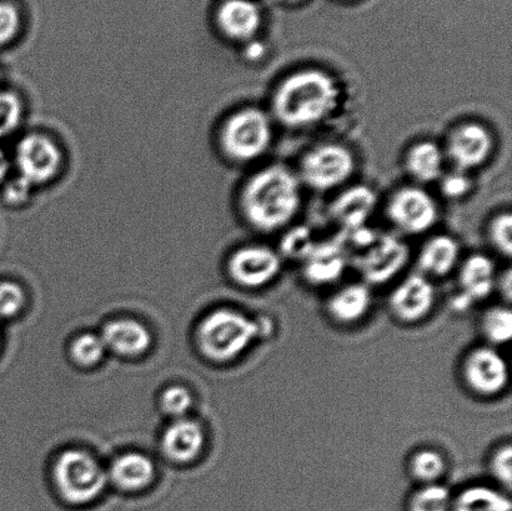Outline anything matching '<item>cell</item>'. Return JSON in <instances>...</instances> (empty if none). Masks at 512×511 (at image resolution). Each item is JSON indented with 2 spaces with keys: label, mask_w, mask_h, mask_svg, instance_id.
<instances>
[{
  "label": "cell",
  "mask_w": 512,
  "mask_h": 511,
  "mask_svg": "<svg viewBox=\"0 0 512 511\" xmlns=\"http://www.w3.org/2000/svg\"><path fill=\"white\" fill-rule=\"evenodd\" d=\"M338 85L324 70H298L276 88L271 108L275 118L288 128H305L333 112L338 102Z\"/></svg>",
  "instance_id": "obj_2"
},
{
  "label": "cell",
  "mask_w": 512,
  "mask_h": 511,
  "mask_svg": "<svg viewBox=\"0 0 512 511\" xmlns=\"http://www.w3.org/2000/svg\"><path fill=\"white\" fill-rule=\"evenodd\" d=\"M348 257L343 239L318 243L313 252L304 260V278L311 285H328L344 274Z\"/></svg>",
  "instance_id": "obj_19"
},
{
  "label": "cell",
  "mask_w": 512,
  "mask_h": 511,
  "mask_svg": "<svg viewBox=\"0 0 512 511\" xmlns=\"http://www.w3.org/2000/svg\"><path fill=\"white\" fill-rule=\"evenodd\" d=\"M489 237L491 243L500 254L510 258L512 254V215L499 214L490 224Z\"/></svg>",
  "instance_id": "obj_34"
},
{
  "label": "cell",
  "mask_w": 512,
  "mask_h": 511,
  "mask_svg": "<svg viewBox=\"0 0 512 511\" xmlns=\"http://www.w3.org/2000/svg\"><path fill=\"white\" fill-rule=\"evenodd\" d=\"M8 170H9L8 159H7V157H5L2 147H0V184H2L5 177H7Z\"/></svg>",
  "instance_id": "obj_40"
},
{
  "label": "cell",
  "mask_w": 512,
  "mask_h": 511,
  "mask_svg": "<svg viewBox=\"0 0 512 511\" xmlns=\"http://www.w3.org/2000/svg\"><path fill=\"white\" fill-rule=\"evenodd\" d=\"M52 478L59 497L70 505L94 502L109 482L99 460L82 449H67L54 460Z\"/></svg>",
  "instance_id": "obj_4"
},
{
  "label": "cell",
  "mask_w": 512,
  "mask_h": 511,
  "mask_svg": "<svg viewBox=\"0 0 512 511\" xmlns=\"http://www.w3.org/2000/svg\"><path fill=\"white\" fill-rule=\"evenodd\" d=\"M410 250L403 240L389 234L376 237L354 255V264L364 283L383 285L393 280L409 262Z\"/></svg>",
  "instance_id": "obj_8"
},
{
  "label": "cell",
  "mask_w": 512,
  "mask_h": 511,
  "mask_svg": "<svg viewBox=\"0 0 512 511\" xmlns=\"http://www.w3.org/2000/svg\"><path fill=\"white\" fill-rule=\"evenodd\" d=\"M405 165L411 177L418 182H435L443 177L444 154L438 144L424 140L409 149Z\"/></svg>",
  "instance_id": "obj_23"
},
{
  "label": "cell",
  "mask_w": 512,
  "mask_h": 511,
  "mask_svg": "<svg viewBox=\"0 0 512 511\" xmlns=\"http://www.w3.org/2000/svg\"><path fill=\"white\" fill-rule=\"evenodd\" d=\"M489 472L498 482L503 492L509 493L512 487V447L510 442L500 444L490 454Z\"/></svg>",
  "instance_id": "obj_30"
},
{
  "label": "cell",
  "mask_w": 512,
  "mask_h": 511,
  "mask_svg": "<svg viewBox=\"0 0 512 511\" xmlns=\"http://www.w3.org/2000/svg\"><path fill=\"white\" fill-rule=\"evenodd\" d=\"M460 258V245L450 235H435L424 244L418 257L420 273L444 278L453 272Z\"/></svg>",
  "instance_id": "obj_22"
},
{
  "label": "cell",
  "mask_w": 512,
  "mask_h": 511,
  "mask_svg": "<svg viewBox=\"0 0 512 511\" xmlns=\"http://www.w3.org/2000/svg\"><path fill=\"white\" fill-rule=\"evenodd\" d=\"M281 2L288 3V4H296L303 2V0H281Z\"/></svg>",
  "instance_id": "obj_41"
},
{
  "label": "cell",
  "mask_w": 512,
  "mask_h": 511,
  "mask_svg": "<svg viewBox=\"0 0 512 511\" xmlns=\"http://www.w3.org/2000/svg\"><path fill=\"white\" fill-rule=\"evenodd\" d=\"M390 222L401 232L418 235L433 228L439 218L438 205L428 192L408 187L398 190L388 204Z\"/></svg>",
  "instance_id": "obj_10"
},
{
  "label": "cell",
  "mask_w": 512,
  "mask_h": 511,
  "mask_svg": "<svg viewBox=\"0 0 512 511\" xmlns=\"http://www.w3.org/2000/svg\"><path fill=\"white\" fill-rule=\"evenodd\" d=\"M25 294L22 287L9 280L0 282V319H12L22 312Z\"/></svg>",
  "instance_id": "obj_33"
},
{
  "label": "cell",
  "mask_w": 512,
  "mask_h": 511,
  "mask_svg": "<svg viewBox=\"0 0 512 511\" xmlns=\"http://www.w3.org/2000/svg\"><path fill=\"white\" fill-rule=\"evenodd\" d=\"M461 382L475 397L494 399L509 388V364L498 349L480 345L470 349L460 364Z\"/></svg>",
  "instance_id": "obj_6"
},
{
  "label": "cell",
  "mask_w": 512,
  "mask_h": 511,
  "mask_svg": "<svg viewBox=\"0 0 512 511\" xmlns=\"http://www.w3.org/2000/svg\"><path fill=\"white\" fill-rule=\"evenodd\" d=\"M508 494L489 485H471L454 495L451 511H511Z\"/></svg>",
  "instance_id": "obj_24"
},
{
  "label": "cell",
  "mask_w": 512,
  "mask_h": 511,
  "mask_svg": "<svg viewBox=\"0 0 512 511\" xmlns=\"http://www.w3.org/2000/svg\"><path fill=\"white\" fill-rule=\"evenodd\" d=\"M373 300V293L368 284H348L336 290L326 300V314L335 324L348 327L368 317Z\"/></svg>",
  "instance_id": "obj_18"
},
{
  "label": "cell",
  "mask_w": 512,
  "mask_h": 511,
  "mask_svg": "<svg viewBox=\"0 0 512 511\" xmlns=\"http://www.w3.org/2000/svg\"><path fill=\"white\" fill-rule=\"evenodd\" d=\"M99 335L107 350L125 358L140 357L153 343L149 329L137 319L110 320Z\"/></svg>",
  "instance_id": "obj_15"
},
{
  "label": "cell",
  "mask_w": 512,
  "mask_h": 511,
  "mask_svg": "<svg viewBox=\"0 0 512 511\" xmlns=\"http://www.w3.org/2000/svg\"><path fill=\"white\" fill-rule=\"evenodd\" d=\"M378 197L373 189L366 185H355L344 190L330 205V215L344 232L366 227L373 215Z\"/></svg>",
  "instance_id": "obj_17"
},
{
  "label": "cell",
  "mask_w": 512,
  "mask_h": 511,
  "mask_svg": "<svg viewBox=\"0 0 512 511\" xmlns=\"http://www.w3.org/2000/svg\"><path fill=\"white\" fill-rule=\"evenodd\" d=\"M354 168V155L344 145L321 144L301 159L300 174L308 187L326 192L348 182Z\"/></svg>",
  "instance_id": "obj_7"
},
{
  "label": "cell",
  "mask_w": 512,
  "mask_h": 511,
  "mask_svg": "<svg viewBox=\"0 0 512 511\" xmlns=\"http://www.w3.org/2000/svg\"><path fill=\"white\" fill-rule=\"evenodd\" d=\"M496 268L493 260L484 254L470 255L459 272V293L453 299V308L465 312L471 305L488 299L496 289Z\"/></svg>",
  "instance_id": "obj_14"
},
{
  "label": "cell",
  "mask_w": 512,
  "mask_h": 511,
  "mask_svg": "<svg viewBox=\"0 0 512 511\" xmlns=\"http://www.w3.org/2000/svg\"><path fill=\"white\" fill-rule=\"evenodd\" d=\"M496 289H499L503 294V300L506 305H510L512 298V275L511 270H506L503 277L496 280Z\"/></svg>",
  "instance_id": "obj_38"
},
{
  "label": "cell",
  "mask_w": 512,
  "mask_h": 511,
  "mask_svg": "<svg viewBox=\"0 0 512 511\" xmlns=\"http://www.w3.org/2000/svg\"><path fill=\"white\" fill-rule=\"evenodd\" d=\"M0 338H2V329H0Z\"/></svg>",
  "instance_id": "obj_42"
},
{
  "label": "cell",
  "mask_w": 512,
  "mask_h": 511,
  "mask_svg": "<svg viewBox=\"0 0 512 511\" xmlns=\"http://www.w3.org/2000/svg\"><path fill=\"white\" fill-rule=\"evenodd\" d=\"M441 190L445 197L450 199H460L470 192L471 180L465 172L455 170L441 177Z\"/></svg>",
  "instance_id": "obj_36"
},
{
  "label": "cell",
  "mask_w": 512,
  "mask_h": 511,
  "mask_svg": "<svg viewBox=\"0 0 512 511\" xmlns=\"http://www.w3.org/2000/svg\"><path fill=\"white\" fill-rule=\"evenodd\" d=\"M245 58L250 62H259L263 59L266 54V48L263 43L256 42V40H250L247 44V48L244 50Z\"/></svg>",
  "instance_id": "obj_39"
},
{
  "label": "cell",
  "mask_w": 512,
  "mask_h": 511,
  "mask_svg": "<svg viewBox=\"0 0 512 511\" xmlns=\"http://www.w3.org/2000/svg\"><path fill=\"white\" fill-rule=\"evenodd\" d=\"M436 303L433 282L421 273L408 275L391 292L388 304L399 323L419 324L430 317Z\"/></svg>",
  "instance_id": "obj_11"
},
{
  "label": "cell",
  "mask_w": 512,
  "mask_h": 511,
  "mask_svg": "<svg viewBox=\"0 0 512 511\" xmlns=\"http://www.w3.org/2000/svg\"><path fill=\"white\" fill-rule=\"evenodd\" d=\"M313 232L306 227H296L285 234L280 243V253L286 258L304 260L316 247Z\"/></svg>",
  "instance_id": "obj_29"
},
{
  "label": "cell",
  "mask_w": 512,
  "mask_h": 511,
  "mask_svg": "<svg viewBox=\"0 0 512 511\" xmlns=\"http://www.w3.org/2000/svg\"><path fill=\"white\" fill-rule=\"evenodd\" d=\"M32 184L22 177L15 178L4 189V200L10 205L23 204L28 199Z\"/></svg>",
  "instance_id": "obj_37"
},
{
  "label": "cell",
  "mask_w": 512,
  "mask_h": 511,
  "mask_svg": "<svg viewBox=\"0 0 512 511\" xmlns=\"http://www.w3.org/2000/svg\"><path fill=\"white\" fill-rule=\"evenodd\" d=\"M22 120V103L13 93H0V139L13 133Z\"/></svg>",
  "instance_id": "obj_32"
},
{
  "label": "cell",
  "mask_w": 512,
  "mask_h": 511,
  "mask_svg": "<svg viewBox=\"0 0 512 511\" xmlns=\"http://www.w3.org/2000/svg\"><path fill=\"white\" fill-rule=\"evenodd\" d=\"M244 217L259 232L283 229L301 205L299 179L283 165H270L253 175L242 193Z\"/></svg>",
  "instance_id": "obj_1"
},
{
  "label": "cell",
  "mask_w": 512,
  "mask_h": 511,
  "mask_svg": "<svg viewBox=\"0 0 512 511\" xmlns=\"http://www.w3.org/2000/svg\"><path fill=\"white\" fill-rule=\"evenodd\" d=\"M205 435L202 425L193 419H174L164 429L160 448L175 463H190L197 459L204 448Z\"/></svg>",
  "instance_id": "obj_16"
},
{
  "label": "cell",
  "mask_w": 512,
  "mask_h": 511,
  "mask_svg": "<svg viewBox=\"0 0 512 511\" xmlns=\"http://www.w3.org/2000/svg\"><path fill=\"white\" fill-rule=\"evenodd\" d=\"M261 334L256 320L237 309L219 308L200 320L195 339L200 353L214 363H230L247 352Z\"/></svg>",
  "instance_id": "obj_3"
},
{
  "label": "cell",
  "mask_w": 512,
  "mask_h": 511,
  "mask_svg": "<svg viewBox=\"0 0 512 511\" xmlns=\"http://www.w3.org/2000/svg\"><path fill=\"white\" fill-rule=\"evenodd\" d=\"M159 404L163 413L169 417L185 418V415L192 409V393L182 385H172V387L165 388L160 394Z\"/></svg>",
  "instance_id": "obj_31"
},
{
  "label": "cell",
  "mask_w": 512,
  "mask_h": 511,
  "mask_svg": "<svg viewBox=\"0 0 512 511\" xmlns=\"http://www.w3.org/2000/svg\"><path fill=\"white\" fill-rule=\"evenodd\" d=\"M15 163L19 169V177L32 185L44 184L59 172L62 155L52 140L43 135L32 134L18 144Z\"/></svg>",
  "instance_id": "obj_12"
},
{
  "label": "cell",
  "mask_w": 512,
  "mask_h": 511,
  "mask_svg": "<svg viewBox=\"0 0 512 511\" xmlns=\"http://www.w3.org/2000/svg\"><path fill=\"white\" fill-rule=\"evenodd\" d=\"M218 23L228 38L248 43L258 34L263 15L252 0H225L218 12Z\"/></svg>",
  "instance_id": "obj_20"
},
{
  "label": "cell",
  "mask_w": 512,
  "mask_h": 511,
  "mask_svg": "<svg viewBox=\"0 0 512 511\" xmlns=\"http://www.w3.org/2000/svg\"><path fill=\"white\" fill-rule=\"evenodd\" d=\"M107 348L102 337L94 333H83L72 340L69 348L70 359L78 367L92 368L104 358Z\"/></svg>",
  "instance_id": "obj_28"
},
{
  "label": "cell",
  "mask_w": 512,
  "mask_h": 511,
  "mask_svg": "<svg viewBox=\"0 0 512 511\" xmlns=\"http://www.w3.org/2000/svg\"><path fill=\"white\" fill-rule=\"evenodd\" d=\"M20 27V15L14 5L0 2V45L13 40Z\"/></svg>",
  "instance_id": "obj_35"
},
{
  "label": "cell",
  "mask_w": 512,
  "mask_h": 511,
  "mask_svg": "<svg viewBox=\"0 0 512 511\" xmlns=\"http://www.w3.org/2000/svg\"><path fill=\"white\" fill-rule=\"evenodd\" d=\"M283 268L281 255L264 245H248L230 255L228 274L238 287L259 290L279 277Z\"/></svg>",
  "instance_id": "obj_9"
},
{
  "label": "cell",
  "mask_w": 512,
  "mask_h": 511,
  "mask_svg": "<svg viewBox=\"0 0 512 511\" xmlns=\"http://www.w3.org/2000/svg\"><path fill=\"white\" fill-rule=\"evenodd\" d=\"M480 333L490 347H500L512 339V310L510 305H493L485 310L479 322Z\"/></svg>",
  "instance_id": "obj_26"
},
{
  "label": "cell",
  "mask_w": 512,
  "mask_h": 511,
  "mask_svg": "<svg viewBox=\"0 0 512 511\" xmlns=\"http://www.w3.org/2000/svg\"><path fill=\"white\" fill-rule=\"evenodd\" d=\"M454 495L441 483L419 485L410 494L406 511H451Z\"/></svg>",
  "instance_id": "obj_27"
},
{
  "label": "cell",
  "mask_w": 512,
  "mask_h": 511,
  "mask_svg": "<svg viewBox=\"0 0 512 511\" xmlns=\"http://www.w3.org/2000/svg\"><path fill=\"white\" fill-rule=\"evenodd\" d=\"M448 155L456 170L468 172L483 165L494 149L493 135L479 123H465L451 132Z\"/></svg>",
  "instance_id": "obj_13"
},
{
  "label": "cell",
  "mask_w": 512,
  "mask_h": 511,
  "mask_svg": "<svg viewBox=\"0 0 512 511\" xmlns=\"http://www.w3.org/2000/svg\"><path fill=\"white\" fill-rule=\"evenodd\" d=\"M408 473L419 485L441 483V479L448 473V462L439 450L418 449L410 455Z\"/></svg>",
  "instance_id": "obj_25"
},
{
  "label": "cell",
  "mask_w": 512,
  "mask_h": 511,
  "mask_svg": "<svg viewBox=\"0 0 512 511\" xmlns=\"http://www.w3.org/2000/svg\"><path fill=\"white\" fill-rule=\"evenodd\" d=\"M273 140L271 122L259 108L234 113L224 124L222 145L229 158L252 162L265 154Z\"/></svg>",
  "instance_id": "obj_5"
},
{
  "label": "cell",
  "mask_w": 512,
  "mask_h": 511,
  "mask_svg": "<svg viewBox=\"0 0 512 511\" xmlns=\"http://www.w3.org/2000/svg\"><path fill=\"white\" fill-rule=\"evenodd\" d=\"M107 473L110 482L123 492H139L153 483L155 468L147 455L128 452L115 458Z\"/></svg>",
  "instance_id": "obj_21"
}]
</instances>
